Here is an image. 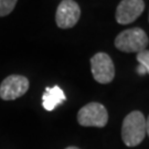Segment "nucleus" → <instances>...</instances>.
Listing matches in <instances>:
<instances>
[{"label": "nucleus", "mask_w": 149, "mask_h": 149, "mask_svg": "<svg viewBox=\"0 0 149 149\" xmlns=\"http://www.w3.org/2000/svg\"><path fill=\"white\" fill-rule=\"evenodd\" d=\"M146 136V118L139 111L129 113L123 120L122 138L128 147H136Z\"/></svg>", "instance_id": "nucleus-1"}, {"label": "nucleus", "mask_w": 149, "mask_h": 149, "mask_svg": "<svg viewBox=\"0 0 149 149\" xmlns=\"http://www.w3.org/2000/svg\"><path fill=\"white\" fill-rule=\"evenodd\" d=\"M149 43L147 33L140 28L124 30L115 39V47L126 53H139L146 50Z\"/></svg>", "instance_id": "nucleus-2"}, {"label": "nucleus", "mask_w": 149, "mask_h": 149, "mask_svg": "<svg viewBox=\"0 0 149 149\" xmlns=\"http://www.w3.org/2000/svg\"><path fill=\"white\" fill-rule=\"evenodd\" d=\"M77 122L84 127H105L108 122V113L103 104L92 102L79 111Z\"/></svg>", "instance_id": "nucleus-3"}, {"label": "nucleus", "mask_w": 149, "mask_h": 149, "mask_svg": "<svg viewBox=\"0 0 149 149\" xmlns=\"http://www.w3.org/2000/svg\"><path fill=\"white\" fill-rule=\"evenodd\" d=\"M91 70L96 82L108 84L115 77V66L111 56L105 52H98L91 59Z\"/></svg>", "instance_id": "nucleus-4"}, {"label": "nucleus", "mask_w": 149, "mask_h": 149, "mask_svg": "<svg viewBox=\"0 0 149 149\" xmlns=\"http://www.w3.org/2000/svg\"><path fill=\"white\" fill-rule=\"evenodd\" d=\"M29 80L23 75H9L0 84V97L3 101H13L23 96L29 90Z\"/></svg>", "instance_id": "nucleus-5"}, {"label": "nucleus", "mask_w": 149, "mask_h": 149, "mask_svg": "<svg viewBox=\"0 0 149 149\" xmlns=\"http://www.w3.org/2000/svg\"><path fill=\"white\" fill-rule=\"evenodd\" d=\"M80 17L81 8L77 2L74 0H62L56 9L55 22L61 29H70L79 22Z\"/></svg>", "instance_id": "nucleus-6"}, {"label": "nucleus", "mask_w": 149, "mask_h": 149, "mask_svg": "<svg viewBox=\"0 0 149 149\" xmlns=\"http://www.w3.org/2000/svg\"><path fill=\"white\" fill-rule=\"evenodd\" d=\"M144 10V0H122L117 6L115 18L119 24H129L139 18Z\"/></svg>", "instance_id": "nucleus-7"}, {"label": "nucleus", "mask_w": 149, "mask_h": 149, "mask_svg": "<svg viewBox=\"0 0 149 149\" xmlns=\"http://www.w3.org/2000/svg\"><path fill=\"white\" fill-rule=\"evenodd\" d=\"M66 101V96L63 90L58 85L53 87H47L42 95V106L45 111L52 112L55 107Z\"/></svg>", "instance_id": "nucleus-8"}, {"label": "nucleus", "mask_w": 149, "mask_h": 149, "mask_svg": "<svg viewBox=\"0 0 149 149\" xmlns=\"http://www.w3.org/2000/svg\"><path fill=\"white\" fill-rule=\"evenodd\" d=\"M18 0H0V17L10 15L16 7Z\"/></svg>", "instance_id": "nucleus-9"}, {"label": "nucleus", "mask_w": 149, "mask_h": 149, "mask_svg": "<svg viewBox=\"0 0 149 149\" xmlns=\"http://www.w3.org/2000/svg\"><path fill=\"white\" fill-rule=\"evenodd\" d=\"M137 61L146 69L147 74H149V50H144L137 53Z\"/></svg>", "instance_id": "nucleus-10"}, {"label": "nucleus", "mask_w": 149, "mask_h": 149, "mask_svg": "<svg viewBox=\"0 0 149 149\" xmlns=\"http://www.w3.org/2000/svg\"><path fill=\"white\" fill-rule=\"evenodd\" d=\"M137 73L139 75H146L147 74V71H146V69H145L141 64H139L138 66H137Z\"/></svg>", "instance_id": "nucleus-11"}, {"label": "nucleus", "mask_w": 149, "mask_h": 149, "mask_svg": "<svg viewBox=\"0 0 149 149\" xmlns=\"http://www.w3.org/2000/svg\"><path fill=\"white\" fill-rule=\"evenodd\" d=\"M146 134L148 135V137H149V116H148V118L146 119Z\"/></svg>", "instance_id": "nucleus-12"}, {"label": "nucleus", "mask_w": 149, "mask_h": 149, "mask_svg": "<svg viewBox=\"0 0 149 149\" xmlns=\"http://www.w3.org/2000/svg\"><path fill=\"white\" fill-rule=\"evenodd\" d=\"M65 149H81L79 147H75V146H70V147H66Z\"/></svg>", "instance_id": "nucleus-13"}, {"label": "nucleus", "mask_w": 149, "mask_h": 149, "mask_svg": "<svg viewBox=\"0 0 149 149\" xmlns=\"http://www.w3.org/2000/svg\"><path fill=\"white\" fill-rule=\"evenodd\" d=\"M148 20H149V17H148Z\"/></svg>", "instance_id": "nucleus-14"}]
</instances>
